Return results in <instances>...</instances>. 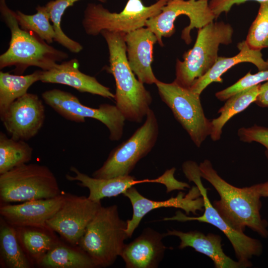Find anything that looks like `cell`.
<instances>
[{
	"instance_id": "obj_15",
	"label": "cell",
	"mask_w": 268,
	"mask_h": 268,
	"mask_svg": "<svg viewBox=\"0 0 268 268\" xmlns=\"http://www.w3.org/2000/svg\"><path fill=\"white\" fill-rule=\"evenodd\" d=\"M123 194L130 201L133 211L132 218L126 221V232L129 238L132 237L143 217L154 209L170 207L180 208L184 210L187 215L191 212L196 215L198 210L204 209L203 200L202 197H200L201 194L197 186H193L187 194L180 192L176 197L162 201L149 200L141 195L134 187L128 189Z\"/></svg>"
},
{
	"instance_id": "obj_26",
	"label": "cell",
	"mask_w": 268,
	"mask_h": 268,
	"mask_svg": "<svg viewBox=\"0 0 268 268\" xmlns=\"http://www.w3.org/2000/svg\"><path fill=\"white\" fill-rule=\"evenodd\" d=\"M260 85L241 91L229 98L224 106L218 111V117L211 121L210 136L216 141L220 139L225 124L233 116L244 111L251 104L255 102L259 93Z\"/></svg>"
},
{
	"instance_id": "obj_12",
	"label": "cell",
	"mask_w": 268,
	"mask_h": 268,
	"mask_svg": "<svg viewBox=\"0 0 268 268\" xmlns=\"http://www.w3.org/2000/svg\"><path fill=\"white\" fill-rule=\"evenodd\" d=\"M208 0H170L159 14L146 21L145 26L154 33L160 46H163L162 37H170L174 34L176 18L185 15L189 18L190 24L182 31L181 38L189 44L192 42V30L201 28L215 19Z\"/></svg>"
},
{
	"instance_id": "obj_21",
	"label": "cell",
	"mask_w": 268,
	"mask_h": 268,
	"mask_svg": "<svg viewBox=\"0 0 268 268\" xmlns=\"http://www.w3.org/2000/svg\"><path fill=\"white\" fill-rule=\"evenodd\" d=\"M166 236H175L181 240L179 248L180 249L190 247L197 252L204 254L213 261L216 268H243L248 267L238 261L232 260L223 252L220 236L208 233L205 235L198 231L184 232L179 230H168Z\"/></svg>"
},
{
	"instance_id": "obj_14",
	"label": "cell",
	"mask_w": 268,
	"mask_h": 268,
	"mask_svg": "<svg viewBox=\"0 0 268 268\" xmlns=\"http://www.w3.org/2000/svg\"><path fill=\"white\" fill-rule=\"evenodd\" d=\"M0 117L11 138L28 140L35 136L43 126L44 107L36 94L27 93L14 101Z\"/></svg>"
},
{
	"instance_id": "obj_7",
	"label": "cell",
	"mask_w": 268,
	"mask_h": 268,
	"mask_svg": "<svg viewBox=\"0 0 268 268\" xmlns=\"http://www.w3.org/2000/svg\"><path fill=\"white\" fill-rule=\"evenodd\" d=\"M183 172L189 181L194 182L198 187L203 200L204 212L202 215L189 216L180 210L171 217L164 218L163 220H176L180 222L196 220L209 223L215 226L227 237L234 249L238 261L248 268L252 266L250 261L253 256H260L263 251L261 242L239 232L231 226L221 216L211 203L207 196V191L203 185L200 175L199 165L193 161L185 162L182 165Z\"/></svg>"
},
{
	"instance_id": "obj_9",
	"label": "cell",
	"mask_w": 268,
	"mask_h": 268,
	"mask_svg": "<svg viewBox=\"0 0 268 268\" xmlns=\"http://www.w3.org/2000/svg\"><path fill=\"white\" fill-rule=\"evenodd\" d=\"M158 132L157 120L150 109L144 124L129 139L110 152L103 165L93 173L92 177L109 179L130 175L138 161L154 147Z\"/></svg>"
},
{
	"instance_id": "obj_1",
	"label": "cell",
	"mask_w": 268,
	"mask_h": 268,
	"mask_svg": "<svg viewBox=\"0 0 268 268\" xmlns=\"http://www.w3.org/2000/svg\"><path fill=\"white\" fill-rule=\"evenodd\" d=\"M200 175L215 189L220 200L213 201V206L234 229L244 232L246 227L264 238L268 237V222L262 218L261 198L258 184L238 188L222 179L213 168L208 160L199 165Z\"/></svg>"
},
{
	"instance_id": "obj_13",
	"label": "cell",
	"mask_w": 268,
	"mask_h": 268,
	"mask_svg": "<svg viewBox=\"0 0 268 268\" xmlns=\"http://www.w3.org/2000/svg\"><path fill=\"white\" fill-rule=\"evenodd\" d=\"M64 201L56 213L46 222L49 228L68 244L78 246L86 228L102 205L88 197L64 193Z\"/></svg>"
},
{
	"instance_id": "obj_16",
	"label": "cell",
	"mask_w": 268,
	"mask_h": 268,
	"mask_svg": "<svg viewBox=\"0 0 268 268\" xmlns=\"http://www.w3.org/2000/svg\"><path fill=\"white\" fill-rule=\"evenodd\" d=\"M64 194L47 199L31 200L17 204H0V215L14 227L44 226L58 210Z\"/></svg>"
},
{
	"instance_id": "obj_10",
	"label": "cell",
	"mask_w": 268,
	"mask_h": 268,
	"mask_svg": "<svg viewBox=\"0 0 268 268\" xmlns=\"http://www.w3.org/2000/svg\"><path fill=\"white\" fill-rule=\"evenodd\" d=\"M155 84L162 100L171 110L196 145L200 147L210 135L211 130V121L204 115L200 95L174 81L165 83L158 80Z\"/></svg>"
},
{
	"instance_id": "obj_17",
	"label": "cell",
	"mask_w": 268,
	"mask_h": 268,
	"mask_svg": "<svg viewBox=\"0 0 268 268\" xmlns=\"http://www.w3.org/2000/svg\"><path fill=\"white\" fill-rule=\"evenodd\" d=\"M127 58L131 68L142 83L158 80L151 68L153 46L157 42L154 33L147 27L140 28L125 35Z\"/></svg>"
},
{
	"instance_id": "obj_37",
	"label": "cell",
	"mask_w": 268,
	"mask_h": 268,
	"mask_svg": "<svg viewBox=\"0 0 268 268\" xmlns=\"http://www.w3.org/2000/svg\"></svg>"
},
{
	"instance_id": "obj_23",
	"label": "cell",
	"mask_w": 268,
	"mask_h": 268,
	"mask_svg": "<svg viewBox=\"0 0 268 268\" xmlns=\"http://www.w3.org/2000/svg\"><path fill=\"white\" fill-rule=\"evenodd\" d=\"M20 245L33 265L59 241L56 232L47 226L15 227Z\"/></svg>"
},
{
	"instance_id": "obj_32",
	"label": "cell",
	"mask_w": 268,
	"mask_h": 268,
	"mask_svg": "<svg viewBox=\"0 0 268 268\" xmlns=\"http://www.w3.org/2000/svg\"><path fill=\"white\" fill-rule=\"evenodd\" d=\"M268 80V70L259 71L253 74L249 71L234 84L216 92L215 96L218 99L224 101L241 91L260 84Z\"/></svg>"
},
{
	"instance_id": "obj_4",
	"label": "cell",
	"mask_w": 268,
	"mask_h": 268,
	"mask_svg": "<svg viewBox=\"0 0 268 268\" xmlns=\"http://www.w3.org/2000/svg\"><path fill=\"white\" fill-rule=\"evenodd\" d=\"M127 226V221L120 217L117 205H101L78 246L88 255L96 268L109 267L120 256L124 241L129 238Z\"/></svg>"
},
{
	"instance_id": "obj_25",
	"label": "cell",
	"mask_w": 268,
	"mask_h": 268,
	"mask_svg": "<svg viewBox=\"0 0 268 268\" xmlns=\"http://www.w3.org/2000/svg\"><path fill=\"white\" fill-rule=\"evenodd\" d=\"M1 266L8 268H30L33 265L23 250L15 227L0 219Z\"/></svg>"
},
{
	"instance_id": "obj_36",
	"label": "cell",
	"mask_w": 268,
	"mask_h": 268,
	"mask_svg": "<svg viewBox=\"0 0 268 268\" xmlns=\"http://www.w3.org/2000/svg\"><path fill=\"white\" fill-rule=\"evenodd\" d=\"M257 184L261 197L268 198V180L264 183Z\"/></svg>"
},
{
	"instance_id": "obj_11",
	"label": "cell",
	"mask_w": 268,
	"mask_h": 268,
	"mask_svg": "<svg viewBox=\"0 0 268 268\" xmlns=\"http://www.w3.org/2000/svg\"><path fill=\"white\" fill-rule=\"evenodd\" d=\"M42 97L47 105L68 120L84 123L88 118L100 121L108 129L111 140H119L123 135L126 119L116 106L103 104L98 108H91L83 105L71 93L59 89L47 90Z\"/></svg>"
},
{
	"instance_id": "obj_28",
	"label": "cell",
	"mask_w": 268,
	"mask_h": 268,
	"mask_svg": "<svg viewBox=\"0 0 268 268\" xmlns=\"http://www.w3.org/2000/svg\"><path fill=\"white\" fill-rule=\"evenodd\" d=\"M32 148L24 140L8 137L0 133V174L26 164L32 159Z\"/></svg>"
},
{
	"instance_id": "obj_5",
	"label": "cell",
	"mask_w": 268,
	"mask_h": 268,
	"mask_svg": "<svg viewBox=\"0 0 268 268\" xmlns=\"http://www.w3.org/2000/svg\"><path fill=\"white\" fill-rule=\"evenodd\" d=\"M233 32L231 25L223 21H213L199 29L193 47L184 54L183 61L177 60L174 81L190 89L214 64L219 46L232 43Z\"/></svg>"
},
{
	"instance_id": "obj_2",
	"label": "cell",
	"mask_w": 268,
	"mask_h": 268,
	"mask_svg": "<svg viewBox=\"0 0 268 268\" xmlns=\"http://www.w3.org/2000/svg\"><path fill=\"white\" fill-rule=\"evenodd\" d=\"M100 34L107 44L109 70L115 80L116 107L126 120L140 123L147 115L152 102L150 92L135 77L127 58L126 33L102 30Z\"/></svg>"
},
{
	"instance_id": "obj_8",
	"label": "cell",
	"mask_w": 268,
	"mask_h": 268,
	"mask_svg": "<svg viewBox=\"0 0 268 268\" xmlns=\"http://www.w3.org/2000/svg\"><path fill=\"white\" fill-rule=\"evenodd\" d=\"M170 0H157L149 6L141 0H128L119 13L111 12L100 3H88L82 24L85 33L97 36L102 30L128 33L145 26L146 21L159 14Z\"/></svg>"
},
{
	"instance_id": "obj_31",
	"label": "cell",
	"mask_w": 268,
	"mask_h": 268,
	"mask_svg": "<svg viewBox=\"0 0 268 268\" xmlns=\"http://www.w3.org/2000/svg\"><path fill=\"white\" fill-rule=\"evenodd\" d=\"M260 4L258 14L245 41L250 48L261 51L268 48V1Z\"/></svg>"
},
{
	"instance_id": "obj_27",
	"label": "cell",
	"mask_w": 268,
	"mask_h": 268,
	"mask_svg": "<svg viewBox=\"0 0 268 268\" xmlns=\"http://www.w3.org/2000/svg\"><path fill=\"white\" fill-rule=\"evenodd\" d=\"M41 70L22 75L0 72V117L16 99L27 93L28 88L40 81Z\"/></svg>"
},
{
	"instance_id": "obj_24",
	"label": "cell",
	"mask_w": 268,
	"mask_h": 268,
	"mask_svg": "<svg viewBox=\"0 0 268 268\" xmlns=\"http://www.w3.org/2000/svg\"><path fill=\"white\" fill-rule=\"evenodd\" d=\"M37 266L43 268H96L90 257L79 246L67 245L60 240Z\"/></svg>"
},
{
	"instance_id": "obj_19",
	"label": "cell",
	"mask_w": 268,
	"mask_h": 268,
	"mask_svg": "<svg viewBox=\"0 0 268 268\" xmlns=\"http://www.w3.org/2000/svg\"><path fill=\"white\" fill-rule=\"evenodd\" d=\"M79 66V62L76 59L57 64L49 70H41L40 81L44 83L64 84L81 92L115 99V95L109 88L101 84L94 77L81 72Z\"/></svg>"
},
{
	"instance_id": "obj_18",
	"label": "cell",
	"mask_w": 268,
	"mask_h": 268,
	"mask_svg": "<svg viewBox=\"0 0 268 268\" xmlns=\"http://www.w3.org/2000/svg\"><path fill=\"white\" fill-rule=\"evenodd\" d=\"M164 234L150 228L144 229L134 240L125 244L120 256L127 268H155L161 261L166 247Z\"/></svg>"
},
{
	"instance_id": "obj_30",
	"label": "cell",
	"mask_w": 268,
	"mask_h": 268,
	"mask_svg": "<svg viewBox=\"0 0 268 268\" xmlns=\"http://www.w3.org/2000/svg\"><path fill=\"white\" fill-rule=\"evenodd\" d=\"M81 0H53L45 5L50 14V20L56 32L55 41L59 43L70 52L78 53L83 49L82 45L71 39L63 32L61 27L62 18L66 9ZM105 3L107 0H96Z\"/></svg>"
},
{
	"instance_id": "obj_6",
	"label": "cell",
	"mask_w": 268,
	"mask_h": 268,
	"mask_svg": "<svg viewBox=\"0 0 268 268\" xmlns=\"http://www.w3.org/2000/svg\"><path fill=\"white\" fill-rule=\"evenodd\" d=\"M61 194L55 175L45 165L24 164L0 174V204L50 199Z\"/></svg>"
},
{
	"instance_id": "obj_20",
	"label": "cell",
	"mask_w": 268,
	"mask_h": 268,
	"mask_svg": "<svg viewBox=\"0 0 268 268\" xmlns=\"http://www.w3.org/2000/svg\"><path fill=\"white\" fill-rule=\"evenodd\" d=\"M70 171L73 175L67 174L66 179L69 181L77 182L82 187L89 190L88 198L96 202H101L105 198L117 196L123 194L134 185L143 183H158L165 185V177L162 175L156 179L138 180L130 175L120 176L109 179H99L91 177L81 172L77 168L71 166Z\"/></svg>"
},
{
	"instance_id": "obj_29",
	"label": "cell",
	"mask_w": 268,
	"mask_h": 268,
	"mask_svg": "<svg viewBox=\"0 0 268 268\" xmlns=\"http://www.w3.org/2000/svg\"><path fill=\"white\" fill-rule=\"evenodd\" d=\"M36 13L32 15L24 14L16 10L15 16L20 28L32 32L47 43L55 40L56 34L53 25L50 22V14L46 5H38Z\"/></svg>"
},
{
	"instance_id": "obj_34",
	"label": "cell",
	"mask_w": 268,
	"mask_h": 268,
	"mask_svg": "<svg viewBox=\"0 0 268 268\" xmlns=\"http://www.w3.org/2000/svg\"><path fill=\"white\" fill-rule=\"evenodd\" d=\"M256 1L260 3L268 0H210L209 5L215 19L222 13H227L234 5H239L248 1Z\"/></svg>"
},
{
	"instance_id": "obj_35",
	"label": "cell",
	"mask_w": 268,
	"mask_h": 268,
	"mask_svg": "<svg viewBox=\"0 0 268 268\" xmlns=\"http://www.w3.org/2000/svg\"><path fill=\"white\" fill-rule=\"evenodd\" d=\"M255 103L260 107H268V80L264 84H261Z\"/></svg>"
},
{
	"instance_id": "obj_22",
	"label": "cell",
	"mask_w": 268,
	"mask_h": 268,
	"mask_svg": "<svg viewBox=\"0 0 268 268\" xmlns=\"http://www.w3.org/2000/svg\"><path fill=\"white\" fill-rule=\"evenodd\" d=\"M239 52L231 57H218L209 70L199 78L190 88L195 93L200 95L203 90L212 82L222 83L221 76L232 67L241 63L254 64L259 71L268 70V61H265L260 50L249 47L246 41L237 44Z\"/></svg>"
},
{
	"instance_id": "obj_3",
	"label": "cell",
	"mask_w": 268,
	"mask_h": 268,
	"mask_svg": "<svg viewBox=\"0 0 268 268\" xmlns=\"http://www.w3.org/2000/svg\"><path fill=\"white\" fill-rule=\"evenodd\" d=\"M1 17L11 33L9 47L0 56V68L14 66L15 73H22L28 67L42 70L51 69L68 57V55L50 46L35 33L19 26L15 13L0 0Z\"/></svg>"
},
{
	"instance_id": "obj_33",
	"label": "cell",
	"mask_w": 268,
	"mask_h": 268,
	"mask_svg": "<svg viewBox=\"0 0 268 268\" xmlns=\"http://www.w3.org/2000/svg\"><path fill=\"white\" fill-rule=\"evenodd\" d=\"M238 135L243 142L255 141L266 148V156L268 159V128L254 125L250 128H241L238 131Z\"/></svg>"
}]
</instances>
